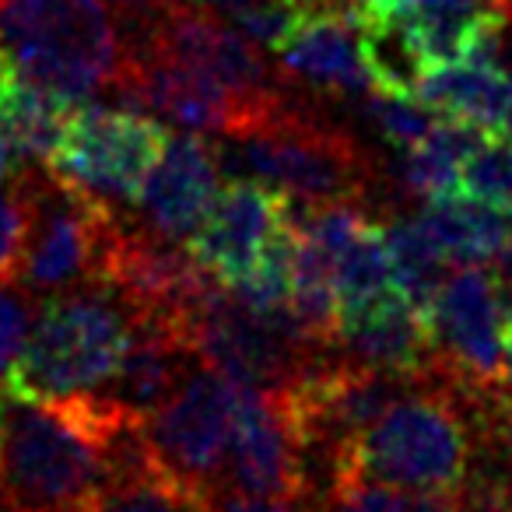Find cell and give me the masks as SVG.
<instances>
[{"instance_id": "cell-1", "label": "cell", "mask_w": 512, "mask_h": 512, "mask_svg": "<svg viewBox=\"0 0 512 512\" xmlns=\"http://www.w3.org/2000/svg\"><path fill=\"white\" fill-rule=\"evenodd\" d=\"M144 418L102 393L29 400L0 386V512H88Z\"/></svg>"}, {"instance_id": "cell-2", "label": "cell", "mask_w": 512, "mask_h": 512, "mask_svg": "<svg viewBox=\"0 0 512 512\" xmlns=\"http://www.w3.org/2000/svg\"><path fill=\"white\" fill-rule=\"evenodd\" d=\"M470 453L474 432L463 390L432 372L341 449L330 477L344 470L407 491H460Z\"/></svg>"}, {"instance_id": "cell-3", "label": "cell", "mask_w": 512, "mask_h": 512, "mask_svg": "<svg viewBox=\"0 0 512 512\" xmlns=\"http://www.w3.org/2000/svg\"><path fill=\"white\" fill-rule=\"evenodd\" d=\"M225 141L228 148L218 158H228V165L242 169L249 179H260L309 207L341 200L365 204L379 183L376 162L355 134L292 95L264 120Z\"/></svg>"}, {"instance_id": "cell-4", "label": "cell", "mask_w": 512, "mask_h": 512, "mask_svg": "<svg viewBox=\"0 0 512 512\" xmlns=\"http://www.w3.org/2000/svg\"><path fill=\"white\" fill-rule=\"evenodd\" d=\"M134 337V316L113 288L46 295L8 386L29 400L95 393L113 379Z\"/></svg>"}, {"instance_id": "cell-5", "label": "cell", "mask_w": 512, "mask_h": 512, "mask_svg": "<svg viewBox=\"0 0 512 512\" xmlns=\"http://www.w3.org/2000/svg\"><path fill=\"white\" fill-rule=\"evenodd\" d=\"M0 36L25 78L71 106L113 85L123 60L109 0H4Z\"/></svg>"}, {"instance_id": "cell-6", "label": "cell", "mask_w": 512, "mask_h": 512, "mask_svg": "<svg viewBox=\"0 0 512 512\" xmlns=\"http://www.w3.org/2000/svg\"><path fill=\"white\" fill-rule=\"evenodd\" d=\"M25 176H29L32 221L18 285L36 299L81 292V288H106L109 253L123 225L120 207L57 176L46 165L29 162Z\"/></svg>"}, {"instance_id": "cell-7", "label": "cell", "mask_w": 512, "mask_h": 512, "mask_svg": "<svg viewBox=\"0 0 512 512\" xmlns=\"http://www.w3.org/2000/svg\"><path fill=\"white\" fill-rule=\"evenodd\" d=\"M186 323L200 362L249 390H288L330 351L302 334L288 306L253 309L225 285H214Z\"/></svg>"}, {"instance_id": "cell-8", "label": "cell", "mask_w": 512, "mask_h": 512, "mask_svg": "<svg viewBox=\"0 0 512 512\" xmlns=\"http://www.w3.org/2000/svg\"><path fill=\"white\" fill-rule=\"evenodd\" d=\"M120 36L123 46H144L211 78L228 95H235L256 120H264L274 106L288 99L285 78L274 74L256 43H249L235 25L190 8L183 0H165L158 11L123 25Z\"/></svg>"}, {"instance_id": "cell-9", "label": "cell", "mask_w": 512, "mask_h": 512, "mask_svg": "<svg viewBox=\"0 0 512 512\" xmlns=\"http://www.w3.org/2000/svg\"><path fill=\"white\" fill-rule=\"evenodd\" d=\"M165 144L169 130L137 109L78 106L46 169L123 211L137 207L144 183L162 162Z\"/></svg>"}, {"instance_id": "cell-10", "label": "cell", "mask_w": 512, "mask_h": 512, "mask_svg": "<svg viewBox=\"0 0 512 512\" xmlns=\"http://www.w3.org/2000/svg\"><path fill=\"white\" fill-rule=\"evenodd\" d=\"M505 313L509 292L481 267H460L432 302L435 372L463 390L505 386Z\"/></svg>"}, {"instance_id": "cell-11", "label": "cell", "mask_w": 512, "mask_h": 512, "mask_svg": "<svg viewBox=\"0 0 512 512\" xmlns=\"http://www.w3.org/2000/svg\"><path fill=\"white\" fill-rule=\"evenodd\" d=\"M239 411V386L200 365L158 411L148 414L144 432L155 460L193 488L218 484L228 460Z\"/></svg>"}, {"instance_id": "cell-12", "label": "cell", "mask_w": 512, "mask_h": 512, "mask_svg": "<svg viewBox=\"0 0 512 512\" xmlns=\"http://www.w3.org/2000/svg\"><path fill=\"white\" fill-rule=\"evenodd\" d=\"M218 484L249 495L313 498L309 456L288 390L239 386V411Z\"/></svg>"}, {"instance_id": "cell-13", "label": "cell", "mask_w": 512, "mask_h": 512, "mask_svg": "<svg viewBox=\"0 0 512 512\" xmlns=\"http://www.w3.org/2000/svg\"><path fill=\"white\" fill-rule=\"evenodd\" d=\"M113 88L123 95V102H134L130 109L162 113L183 130L235 137L256 123V116L211 78L144 46H123Z\"/></svg>"}, {"instance_id": "cell-14", "label": "cell", "mask_w": 512, "mask_h": 512, "mask_svg": "<svg viewBox=\"0 0 512 512\" xmlns=\"http://www.w3.org/2000/svg\"><path fill=\"white\" fill-rule=\"evenodd\" d=\"M292 211V197L260 179H232L207 211L204 225L190 235V253L225 288L239 285Z\"/></svg>"}, {"instance_id": "cell-15", "label": "cell", "mask_w": 512, "mask_h": 512, "mask_svg": "<svg viewBox=\"0 0 512 512\" xmlns=\"http://www.w3.org/2000/svg\"><path fill=\"white\" fill-rule=\"evenodd\" d=\"M281 71L330 95H365L376 88L369 57V15L334 8L295 25L278 50Z\"/></svg>"}, {"instance_id": "cell-16", "label": "cell", "mask_w": 512, "mask_h": 512, "mask_svg": "<svg viewBox=\"0 0 512 512\" xmlns=\"http://www.w3.org/2000/svg\"><path fill=\"white\" fill-rule=\"evenodd\" d=\"M337 351L351 362L400 376L421 379L435 372L432 320L407 299L404 288H390L362 306L341 309Z\"/></svg>"}, {"instance_id": "cell-17", "label": "cell", "mask_w": 512, "mask_h": 512, "mask_svg": "<svg viewBox=\"0 0 512 512\" xmlns=\"http://www.w3.org/2000/svg\"><path fill=\"white\" fill-rule=\"evenodd\" d=\"M221 193V162L214 144L197 134H169L162 162L137 200L144 225L165 239L190 242Z\"/></svg>"}, {"instance_id": "cell-18", "label": "cell", "mask_w": 512, "mask_h": 512, "mask_svg": "<svg viewBox=\"0 0 512 512\" xmlns=\"http://www.w3.org/2000/svg\"><path fill=\"white\" fill-rule=\"evenodd\" d=\"M200 365L204 362L193 348L186 320L144 316V320H134L130 348L123 355L120 369L106 383L102 397L148 421V414L158 411Z\"/></svg>"}, {"instance_id": "cell-19", "label": "cell", "mask_w": 512, "mask_h": 512, "mask_svg": "<svg viewBox=\"0 0 512 512\" xmlns=\"http://www.w3.org/2000/svg\"><path fill=\"white\" fill-rule=\"evenodd\" d=\"M414 95L446 120H463L502 134L512 109V71L491 57H470L421 71Z\"/></svg>"}, {"instance_id": "cell-20", "label": "cell", "mask_w": 512, "mask_h": 512, "mask_svg": "<svg viewBox=\"0 0 512 512\" xmlns=\"http://www.w3.org/2000/svg\"><path fill=\"white\" fill-rule=\"evenodd\" d=\"M421 225L435 239L449 264L460 267H481L495 260L502 242L509 239L512 225L505 211L484 204V200L470 197L463 190L439 193V197L425 200V211L418 214Z\"/></svg>"}, {"instance_id": "cell-21", "label": "cell", "mask_w": 512, "mask_h": 512, "mask_svg": "<svg viewBox=\"0 0 512 512\" xmlns=\"http://www.w3.org/2000/svg\"><path fill=\"white\" fill-rule=\"evenodd\" d=\"M488 130L474 127L463 120H446L439 116V123L432 127V134L411 151H400L397 162V183L404 193L414 197H439V193L460 190V172L467 165V158L488 141Z\"/></svg>"}, {"instance_id": "cell-22", "label": "cell", "mask_w": 512, "mask_h": 512, "mask_svg": "<svg viewBox=\"0 0 512 512\" xmlns=\"http://www.w3.org/2000/svg\"><path fill=\"white\" fill-rule=\"evenodd\" d=\"M74 109L78 106H71L67 99L22 78L15 92L0 102V141H8L18 158L46 165L64 141Z\"/></svg>"}, {"instance_id": "cell-23", "label": "cell", "mask_w": 512, "mask_h": 512, "mask_svg": "<svg viewBox=\"0 0 512 512\" xmlns=\"http://www.w3.org/2000/svg\"><path fill=\"white\" fill-rule=\"evenodd\" d=\"M88 512H204V491L148 456L134 467L116 470Z\"/></svg>"}, {"instance_id": "cell-24", "label": "cell", "mask_w": 512, "mask_h": 512, "mask_svg": "<svg viewBox=\"0 0 512 512\" xmlns=\"http://www.w3.org/2000/svg\"><path fill=\"white\" fill-rule=\"evenodd\" d=\"M386 246H390L393 267H397V281L407 292V299L428 313L432 320V302L439 295L442 281H446V256L435 246V239L428 235V228L421 225V218H407V214H390L383 218Z\"/></svg>"}, {"instance_id": "cell-25", "label": "cell", "mask_w": 512, "mask_h": 512, "mask_svg": "<svg viewBox=\"0 0 512 512\" xmlns=\"http://www.w3.org/2000/svg\"><path fill=\"white\" fill-rule=\"evenodd\" d=\"M313 505L316 512H463L456 491H407L344 470L313 491Z\"/></svg>"}, {"instance_id": "cell-26", "label": "cell", "mask_w": 512, "mask_h": 512, "mask_svg": "<svg viewBox=\"0 0 512 512\" xmlns=\"http://www.w3.org/2000/svg\"><path fill=\"white\" fill-rule=\"evenodd\" d=\"M334 278H337V299L341 309L362 306L376 295L400 288L397 267H393L390 246H386L383 221L372 218L341 253L334 256Z\"/></svg>"}, {"instance_id": "cell-27", "label": "cell", "mask_w": 512, "mask_h": 512, "mask_svg": "<svg viewBox=\"0 0 512 512\" xmlns=\"http://www.w3.org/2000/svg\"><path fill=\"white\" fill-rule=\"evenodd\" d=\"M362 113L372 123V130L397 151L418 148L439 123V113L428 109L414 92H379V88H372V92H365Z\"/></svg>"}, {"instance_id": "cell-28", "label": "cell", "mask_w": 512, "mask_h": 512, "mask_svg": "<svg viewBox=\"0 0 512 512\" xmlns=\"http://www.w3.org/2000/svg\"><path fill=\"white\" fill-rule=\"evenodd\" d=\"M460 190L512 218V137L491 134L460 172Z\"/></svg>"}, {"instance_id": "cell-29", "label": "cell", "mask_w": 512, "mask_h": 512, "mask_svg": "<svg viewBox=\"0 0 512 512\" xmlns=\"http://www.w3.org/2000/svg\"><path fill=\"white\" fill-rule=\"evenodd\" d=\"M25 165L0 186V281H18V267H22L25 239H29V221H32V200H29V176Z\"/></svg>"}, {"instance_id": "cell-30", "label": "cell", "mask_w": 512, "mask_h": 512, "mask_svg": "<svg viewBox=\"0 0 512 512\" xmlns=\"http://www.w3.org/2000/svg\"><path fill=\"white\" fill-rule=\"evenodd\" d=\"M232 25L249 39V43L264 46V50H281L288 36L295 32V25L302 22V11L288 0H242L235 8H228Z\"/></svg>"}, {"instance_id": "cell-31", "label": "cell", "mask_w": 512, "mask_h": 512, "mask_svg": "<svg viewBox=\"0 0 512 512\" xmlns=\"http://www.w3.org/2000/svg\"><path fill=\"white\" fill-rule=\"evenodd\" d=\"M36 306L39 299L25 292L18 281H0V386H8L11 369L29 341Z\"/></svg>"}, {"instance_id": "cell-32", "label": "cell", "mask_w": 512, "mask_h": 512, "mask_svg": "<svg viewBox=\"0 0 512 512\" xmlns=\"http://www.w3.org/2000/svg\"><path fill=\"white\" fill-rule=\"evenodd\" d=\"M204 512H316L313 498H274V495H249L225 484L204 488Z\"/></svg>"}, {"instance_id": "cell-33", "label": "cell", "mask_w": 512, "mask_h": 512, "mask_svg": "<svg viewBox=\"0 0 512 512\" xmlns=\"http://www.w3.org/2000/svg\"><path fill=\"white\" fill-rule=\"evenodd\" d=\"M22 78H25V74H22V67H18L15 53H11V46L4 43V36H0V102L15 92V85Z\"/></svg>"}, {"instance_id": "cell-34", "label": "cell", "mask_w": 512, "mask_h": 512, "mask_svg": "<svg viewBox=\"0 0 512 512\" xmlns=\"http://www.w3.org/2000/svg\"><path fill=\"white\" fill-rule=\"evenodd\" d=\"M162 4H165V0H109V8L120 15V25L137 22V18L151 15V11H158Z\"/></svg>"}, {"instance_id": "cell-35", "label": "cell", "mask_w": 512, "mask_h": 512, "mask_svg": "<svg viewBox=\"0 0 512 512\" xmlns=\"http://www.w3.org/2000/svg\"><path fill=\"white\" fill-rule=\"evenodd\" d=\"M495 264H498V281L512 292V232H509V239L502 242V249H498Z\"/></svg>"}, {"instance_id": "cell-36", "label": "cell", "mask_w": 512, "mask_h": 512, "mask_svg": "<svg viewBox=\"0 0 512 512\" xmlns=\"http://www.w3.org/2000/svg\"><path fill=\"white\" fill-rule=\"evenodd\" d=\"M18 165H22V158H18V151L11 148L8 141H0V186H4L11 176H15Z\"/></svg>"}, {"instance_id": "cell-37", "label": "cell", "mask_w": 512, "mask_h": 512, "mask_svg": "<svg viewBox=\"0 0 512 512\" xmlns=\"http://www.w3.org/2000/svg\"><path fill=\"white\" fill-rule=\"evenodd\" d=\"M505 386L512 390V292H509V313H505Z\"/></svg>"}, {"instance_id": "cell-38", "label": "cell", "mask_w": 512, "mask_h": 512, "mask_svg": "<svg viewBox=\"0 0 512 512\" xmlns=\"http://www.w3.org/2000/svg\"><path fill=\"white\" fill-rule=\"evenodd\" d=\"M344 4H348V8H355V11H362V15H379V11L386 8V4H390V0H344Z\"/></svg>"}, {"instance_id": "cell-39", "label": "cell", "mask_w": 512, "mask_h": 512, "mask_svg": "<svg viewBox=\"0 0 512 512\" xmlns=\"http://www.w3.org/2000/svg\"><path fill=\"white\" fill-rule=\"evenodd\" d=\"M200 4H211V8H235V4H242V0H200Z\"/></svg>"}, {"instance_id": "cell-40", "label": "cell", "mask_w": 512, "mask_h": 512, "mask_svg": "<svg viewBox=\"0 0 512 512\" xmlns=\"http://www.w3.org/2000/svg\"><path fill=\"white\" fill-rule=\"evenodd\" d=\"M505 137H512V109H509V120H505V130H502Z\"/></svg>"}, {"instance_id": "cell-41", "label": "cell", "mask_w": 512, "mask_h": 512, "mask_svg": "<svg viewBox=\"0 0 512 512\" xmlns=\"http://www.w3.org/2000/svg\"><path fill=\"white\" fill-rule=\"evenodd\" d=\"M0 8H4V0H0Z\"/></svg>"}]
</instances>
